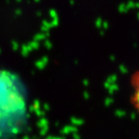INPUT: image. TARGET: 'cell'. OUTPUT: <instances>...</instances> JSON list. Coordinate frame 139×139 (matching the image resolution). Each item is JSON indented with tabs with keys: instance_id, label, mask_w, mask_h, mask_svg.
<instances>
[{
	"instance_id": "1",
	"label": "cell",
	"mask_w": 139,
	"mask_h": 139,
	"mask_svg": "<svg viewBox=\"0 0 139 139\" xmlns=\"http://www.w3.org/2000/svg\"><path fill=\"white\" fill-rule=\"evenodd\" d=\"M27 97L24 85L9 70H0V139L17 135L27 119Z\"/></svg>"
},
{
	"instance_id": "2",
	"label": "cell",
	"mask_w": 139,
	"mask_h": 139,
	"mask_svg": "<svg viewBox=\"0 0 139 139\" xmlns=\"http://www.w3.org/2000/svg\"><path fill=\"white\" fill-rule=\"evenodd\" d=\"M130 86L132 88L131 103L134 110L139 115V70H137L131 75Z\"/></svg>"
}]
</instances>
